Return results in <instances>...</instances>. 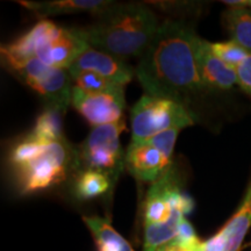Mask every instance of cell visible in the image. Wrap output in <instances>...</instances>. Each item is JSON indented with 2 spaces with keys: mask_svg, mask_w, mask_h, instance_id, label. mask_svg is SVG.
Segmentation results:
<instances>
[{
  "mask_svg": "<svg viewBox=\"0 0 251 251\" xmlns=\"http://www.w3.org/2000/svg\"><path fill=\"white\" fill-rule=\"evenodd\" d=\"M90 26L80 28L92 48L120 58L142 57L158 30V18L147 5L113 2Z\"/></svg>",
  "mask_w": 251,
  "mask_h": 251,
  "instance_id": "cell-2",
  "label": "cell"
},
{
  "mask_svg": "<svg viewBox=\"0 0 251 251\" xmlns=\"http://www.w3.org/2000/svg\"><path fill=\"white\" fill-rule=\"evenodd\" d=\"M197 36L185 21L161 24L135 69V76L147 93L174 100L191 111L192 97L206 91L194 56Z\"/></svg>",
  "mask_w": 251,
  "mask_h": 251,
  "instance_id": "cell-1",
  "label": "cell"
},
{
  "mask_svg": "<svg viewBox=\"0 0 251 251\" xmlns=\"http://www.w3.org/2000/svg\"><path fill=\"white\" fill-rule=\"evenodd\" d=\"M65 113L57 108L46 106L36 119L31 135L43 141H58L65 139L63 133V117Z\"/></svg>",
  "mask_w": 251,
  "mask_h": 251,
  "instance_id": "cell-18",
  "label": "cell"
},
{
  "mask_svg": "<svg viewBox=\"0 0 251 251\" xmlns=\"http://www.w3.org/2000/svg\"><path fill=\"white\" fill-rule=\"evenodd\" d=\"M70 75L74 86L86 92H115V91L125 89V86L119 85L96 72L79 71Z\"/></svg>",
  "mask_w": 251,
  "mask_h": 251,
  "instance_id": "cell-19",
  "label": "cell"
},
{
  "mask_svg": "<svg viewBox=\"0 0 251 251\" xmlns=\"http://www.w3.org/2000/svg\"><path fill=\"white\" fill-rule=\"evenodd\" d=\"M114 1L109 0H49V1H31V0H21L18 1L36 17L46 19L52 15L64 14H79L89 13L98 17L106 11Z\"/></svg>",
  "mask_w": 251,
  "mask_h": 251,
  "instance_id": "cell-14",
  "label": "cell"
},
{
  "mask_svg": "<svg viewBox=\"0 0 251 251\" xmlns=\"http://www.w3.org/2000/svg\"><path fill=\"white\" fill-rule=\"evenodd\" d=\"M125 129V120L92 128L83 143L77 147V172L81 170L102 172L111 178L113 184H117L125 169L126 151L120 142V136Z\"/></svg>",
  "mask_w": 251,
  "mask_h": 251,
  "instance_id": "cell-7",
  "label": "cell"
},
{
  "mask_svg": "<svg viewBox=\"0 0 251 251\" xmlns=\"http://www.w3.org/2000/svg\"><path fill=\"white\" fill-rule=\"evenodd\" d=\"M89 47L80 28H67L43 19L19 39L1 46V51L68 70Z\"/></svg>",
  "mask_w": 251,
  "mask_h": 251,
  "instance_id": "cell-5",
  "label": "cell"
},
{
  "mask_svg": "<svg viewBox=\"0 0 251 251\" xmlns=\"http://www.w3.org/2000/svg\"><path fill=\"white\" fill-rule=\"evenodd\" d=\"M23 194L36 193L61 184L78 171L77 147L67 139L43 141L29 134L14 146L9 157Z\"/></svg>",
  "mask_w": 251,
  "mask_h": 251,
  "instance_id": "cell-3",
  "label": "cell"
},
{
  "mask_svg": "<svg viewBox=\"0 0 251 251\" xmlns=\"http://www.w3.org/2000/svg\"><path fill=\"white\" fill-rule=\"evenodd\" d=\"M83 221L92 235L97 251H135L130 243L113 227L108 219L89 215L83 216Z\"/></svg>",
  "mask_w": 251,
  "mask_h": 251,
  "instance_id": "cell-15",
  "label": "cell"
},
{
  "mask_svg": "<svg viewBox=\"0 0 251 251\" xmlns=\"http://www.w3.org/2000/svg\"><path fill=\"white\" fill-rule=\"evenodd\" d=\"M157 251H205V241L199 237H177L170 243L159 248Z\"/></svg>",
  "mask_w": 251,
  "mask_h": 251,
  "instance_id": "cell-22",
  "label": "cell"
},
{
  "mask_svg": "<svg viewBox=\"0 0 251 251\" xmlns=\"http://www.w3.org/2000/svg\"><path fill=\"white\" fill-rule=\"evenodd\" d=\"M114 186L111 178L102 172L81 170L75 180L74 194L80 201H92L107 194Z\"/></svg>",
  "mask_w": 251,
  "mask_h": 251,
  "instance_id": "cell-16",
  "label": "cell"
},
{
  "mask_svg": "<svg viewBox=\"0 0 251 251\" xmlns=\"http://www.w3.org/2000/svg\"><path fill=\"white\" fill-rule=\"evenodd\" d=\"M193 200L183 190L181 171L171 163L151 184L144 200L143 251H157L179 235Z\"/></svg>",
  "mask_w": 251,
  "mask_h": 251,
  "instance_id": "cell-4",
  "label": "cell"
},
{
  "mask_svg": "<svg viewBox=\"0 0 251 251\" xmlns=\"http://www.w3.org/2000/svg\"><path fill=\"white\" fill-rule=\"evenodd\" d=\"M237 84L251 97V54L236 68Z\"/></svg>",
  "mask_w": 251,
  "mask_h": 251,
  "instance_id": "cell-23",
  "label": "cell"
},
{
  "mask_svg": "<svg viewBox=\"0 0 251 251\" xmlns=\"http://www.w3.org/2000/svg\"><path fill=\"white\" fill-rule=\"evenodd\" d=\"M194 118L196 114L180 103L146 93L131 108V140L150 139L172 128L183 129L194 124Z\"/></svg>",
  "mask_w": 251,
  "mask_h": 251,
  "instance_id": "cell-8",
  "label": "cell"
},
{
  "mask_svg": "<svg viewBox=\"0 0 251 251\" xmlns=\"http://www.w3.org/2000/svg\"><path fill=\"white\" fill-rule=\"evenodd\" d=\"M194 56L199 78L206 91H227L237 84L236 69L222 62L211 48V43L197 36Z\"/></svg>",
  "mask_w": 251,
  "mask_h": 251,
  "instance_id": "cell-10",
  "label": "cell"
},
{
  "mask_svg": "<svg viewBox=\"0 0 251 251\" xmlns=\"http://www.w3.org/2000/svg\"><path fill=\"white\" fill-rule=\"evenodd\" d=\"M68 70L70 74L79 71L96 72L122 86L130 83L135 75L134 69L124 58L92 47H89L83 54L78 56Z\"/></svg>",
  "mask_w": 251,
  "mask_h": 251,
  "instance_id": "cell-13",
  "label": "cell"
},
{
  "mask_svg": "<svg viewBox=\"0 0 251 251\" xmlns=\"http://www.w3.org/2000/svg\"><path fill=\"white\" fill-rule=\"evenodd\" d=\"M251 227V180L236 212L212 237L205 241V251H240Z\"/></svg>",
  "mask_w": 251,
  "mask_h": 251,
  "instance_id": "cell-12",
  "label": "cell"
},
{
  "mask_svg": "<svg viewBox=\"0 0 251 251\" xmlns=\"http://www.w3.org/2000/svg\"><path fill=\"white\" fill-rule=\"evenodd\" d=\"M71 105L92 128L118 124L124 120L125 89L115 92H86L74 86Z\"/></svg>",
  "mask_w": 251,
  "mask_h": 251,
  "instance_id": "cell-9",
  "label": "cell"
},
{
  "mask_svg": "<svg viewBox=\"0 0 251 251\" xmlns=\"http://www.w3.org/2000/svg\"><path fill=\"white\" fill-rule=\"evenodd\" d=\"M244 4H246L247 7H251V0H244Z\"/></svg>",
  "mask_w": 251,
  "mask_h": 251,
  "instance_id": "cell-24",
  "label": "cell"
},
{
  "mask_svg": "<svg viewBox=\"0 0 251 251\" xmlns=\"http://www.w3.org/2000/svg\"><path fill=\"white\" fill-rule=\"evenodd\" d=\"M181 129L180 128H172V129L165 130L161 134H157L155 136L147 139L150 143L156 146L159 150H162L169 158H172V153L176 146V141H177L178 134Z\"/></svg>",
  "mask_w": 251,
  "mask_h": 251,
  "instance_id": "cell-21",
  "label": "cell"
},
{
  "mask_svg": "<svg viewBox=\"0 0 251 251\" xmlns=\"http://www.w3.org/2000/svg\"><path fill=\"white\" fill-rule=\"evenodd\" d=\"M231 41L251 54V11L247 6H233L222 15Z\"/></svg>",
  "mask_w": 251,
  "mask_h": 251,
  "instance_id": "cell-17",
  "label": "cell"
},
{
  "mask_svg": "<svg viewBox=\"0 0 251 251\" xmlns=\"http://www.w3.org/2000/svg\"><path fill=\"white\" fill-rule=\"evenodd\" d=\"M171 163V158L148 140H131L126 150L125 169L139 181L152 184Z\"/></svg>",
  "mask_w": 251,
  "mask_h": 251,
  "instance_id": "cell-11",
  "label": "cell"
},
{
  "mask_svg": "<svg viewBox=\"0 0 251 251\" xmlns=\"http://www.w3.org/2000/svg\"><path fill=\"white\" fill-rule=\"evenodd\" d=\"M211 48L222 62L235 69L250 55L246 49L231 40L211 43Z\"/></svg>",
  "mask_w": 251,
  "mask_h": 251,
  "instance_id": "cell-20",
  "label": "cell"
},
{
  "mask_svg": "<svg viewBox=\"0 0 251 251\" xmlns=\"http://www.w3.org/2000/svg\"><path fill=\"white\" fill-rule=\"evenodd\" d=\"M1 58L6 69L39 93L47 106L67 112L74 87L69 70L50 67L36 58H19L2 51Z\"/></svg>",
  "mask_w": 251,
  "mask_h": 251,
  "instance_id": "cell-6",
  "label": "cell"
}]
</instances>
